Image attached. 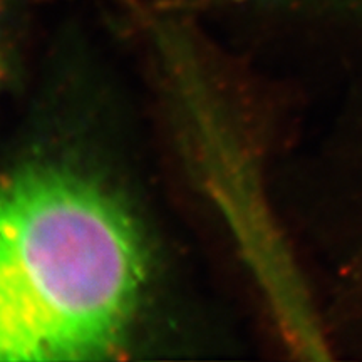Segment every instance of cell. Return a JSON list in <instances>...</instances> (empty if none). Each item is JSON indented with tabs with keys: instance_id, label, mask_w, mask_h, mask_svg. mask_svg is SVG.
I'll use <instances>...</instances> for the list:
<instances>
[{
	"instance_id": "1",
	"label": "cell",
	"mask_w": 362,
	"mask_h": 362,
	"mask_svg": "<svg viewBox=\"0 0 362 362\" xmlns=\"http://www.w3.org/2000/svg\"><path fill=\"white\" fill-rule=\"evenodd\" d=\"M144 282L141 235L106 188L54 165L0 178V361L111 356Z\"/></svg>"
},
{
	"instance_id": "2",
	"label": "cell",
	"mask_w": 362,
	"mask_h": 362,
	"mask_svg": "<svg viewBox=\"0 0 362 362\" xmlns=\"http://www.w3.org/2000/svg\"><path fill=\"white\" fill-rule=\"evenodd\" d=\"M4 71V52H2V42H0V78H2Z\"/></svg>"
}]
</instances>
